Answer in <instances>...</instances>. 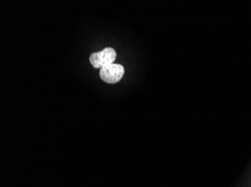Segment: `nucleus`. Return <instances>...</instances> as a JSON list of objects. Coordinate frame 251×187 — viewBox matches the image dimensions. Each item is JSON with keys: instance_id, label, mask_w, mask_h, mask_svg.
Listing matches in <instances>:
<instances>
[{"instance_id": "f257e3e1", "label": "nucleus", "mask_w": 251, "mask_h": 187, "mask_svg": "<svg viewBox=\"0 0 251 187\" xmlns=\"http://www.w3.org/2000/svg\"><path fill=\"white\" fill-rule=\"evenodd\" d=\"M117 53L115 49L107 47L101 51L90 55V62L95 68H102L113 64L116 60Z\"/></svg>"}, {"instance_id": "f03ea898", "label": "nucleus", "mask_w": 251, "mask_h": 187, "mask_svg": "<svg viewBox=\"0 0 251 187\" xmlns=\"http://www.w3.org/2000/svg\"><path fill=\"white\" fill-rule=\"evenodd\" d=\"M125 74L124 66L120 64H109L100 69V76L105 83L109 84L117 83L121 81Z\"/></svg>"}]
</instances>
